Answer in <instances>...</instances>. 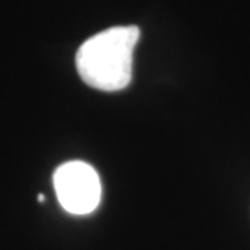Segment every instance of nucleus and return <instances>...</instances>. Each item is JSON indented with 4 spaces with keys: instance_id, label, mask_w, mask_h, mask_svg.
<instances>
[{
    "instance_id": "1",
    "label": "nucleus",
    "mask_w": 250,
    "mask_h": 250,
    "mask_svg": "<svg viewBox=\"0 0 250 250\" xmlns=\"http://www.w3.org/2000/svg\"><path fill=\"white\" fill-rule=\"evenodd\" d=\"M137 26H112L86 39L77 52V70L88 86L121 91L132 82Z\"/></svg>"
},
{
    "instance_id": "2",
    "label": "nucleus",
    "mask_w": 250,
    "mask_h": 250,
    "mask_svg": "<svg viewBox=\"0 0 250 250\" xmlns=\"http://www.w3.org/2000/svg\"><path fill=\"white\" fill-rule=\"evenodd\" d=\"M54 188L65 211L88 214L101 202V181L98 172L83 161H68L54 174Z\"/></svg>"
}]
</instances>
